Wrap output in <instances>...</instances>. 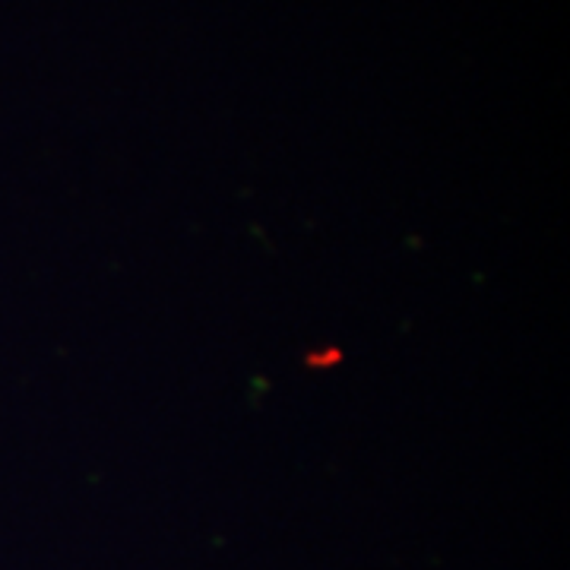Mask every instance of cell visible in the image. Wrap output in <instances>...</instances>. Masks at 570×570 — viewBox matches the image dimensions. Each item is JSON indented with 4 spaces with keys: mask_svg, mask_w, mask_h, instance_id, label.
Returning <instances> with one entry per match:
<instances>
[{
    "mask_svg": "<svg viewBox=\"0 0 570 570\" xmlns=\"http://www.w3.org/2000/svg\"><path fill=\"white\" fill-rule=\"evenodd\" d=\"M340 358H343V352L340 348H321V352H307L305 355V365L307 367H333L340 365Z\"/></svg>",
    "mask_w": 570,
    "mask_h": 570,
    "instance_id": "obj_1",
    "label": "cell"
}]
</instances>
